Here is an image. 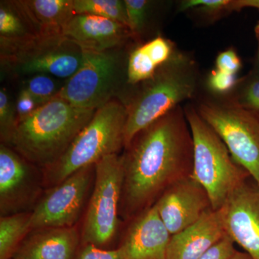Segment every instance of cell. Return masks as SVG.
<instances>
[{"mask_svg": "<svg viewBox=\"0 0 259 259\" xmlns=\"http://www.w3.org/2000/svg\"><path fill=\"white\" fill-rule=\"evenodd\" d=\"M122 156V208L127 217H136L171 186L192 176L193 139L184 108L177 107L141 131Z\"/></svg>", "mask_w": 259, "mask_h": 259, "instance_id": "6da1fadb", "label": "cell"}, {"mask_svg": "<svg viewBox=\"0 0 259 259\" xmlns=\"http://www.w3.org/2000/svg\"><path fill=\"white\" fill-rule=\"evenodd\" d=\"M95 111L56 97L18 121L9 145L30 163L48 168L64 154Z\"/></svg>", "mask_w": 259, "mask_h": 259, "instance_id": "7a4b0ae2", "label": "cell"}, {"mask_svg": "<svg viewBox=\"0 0 259 259\" xmlns=\"http://www.w3.org/2000/svg\"><path fill=\"white\" fill-rule=\"evenodd\" d=\"M199 73L188 54L176 51L151 78L135 88L122 103L127 109L125 148L141 131L194 96Z\"/></svg>", "mask_w": 259, "mask_h": 259, "instance_id": "3957f363", "label": "cell"}, {"mask_svg": "<svg viewBox=\"0 0 259 259\" xmlns=\"http://www.w3.org/2000/svg\"><path fill=\"white\" fill-rule=\"evenodd\" d=\"M184 110L194 144L191 177L205 189L212 209L217 210L251 177L235 161L226 144L200 117L196 107L187 106Z\"/></svg>", "mask_w": 259, "mask_h": 259, "instance_id": "277c9868", "label": "cell"}, {"mask_svg": "<svg viewBox=\"0 0 259 259\" xmlns=\"http://www.w3.org/2000/svg\"><path fill=\"white\" fill-rule=\"evenodd\" d=\"M127 109L118 99L97 109L92 120L78 134L64 154L48 167L47 178L57 185L71 175L125 147Z\"/></svg>", "mask_w": 259, "mask_h": 259, "instance_id": "5b68a950", "label": "cell"}, {"mask_svg": "<svg viewBox=\"0 0 259 259\" xmlns=\"http://www.w3.org/2000/svg\"><path fill=\"white\" fill-rule=\"evenodd\" d=\"M127 58L124 47L102 52L83 50L81 67L66 80L57 97L78 108L97 110L123 93Z\"/></svg>", "mask_w": 259, "mask_h": 259, "instance_id": "8992f818", "label": "cell"}, {"mask_svg": "<svg viewBox=\"0 0 259 259\" xmlns=\"http://www.w3.org/2000/svg\"><path fill=\"white\" fill-rule=\"evenodd\" d=\"M196 109L259 187V115L231 100L204 101Z\"/></svg>", "mask_w": 259, "mask_h": 259, "instance_id": "52a82bcc", "label": "cell"}, {"mask_svg": "<svg viewBox=\"0 0 259 259\" xmlns=\"http://www.w3.org/2000/svg\"><path fill=\"white\" fill-rule=\"evenodd\" d=\"M83 59V49L64 35H40L0 56V64L2 70L13 77L47 74L67 80L81 67Z\"/></svg>", "mask_w": 259, "mask_h": 259, "instance_id": "ba28073f", "label": "cell"}, {"mask_svg": "<svg viewBox=\"0 0 259 259\" xmlns=\"http://www.w3.org/2000/svg\"><path fill=\"white\" fill-rule=\"evenodd\" d=\"M95 183L83 225L84 244L100 247L111 241L118 225L124 182L122 156L112 154L95 165Z\"/></svg>", "mask_w": 259, "mask_h": 259, "instance_id": "9c48e42d", "label": "cell"}, {"mask_svg": "<svg viewBox=\"0 0 259 259\" xmlns=\"http://www.w3.org/2000/svg\"><path fill=\"white\" fill-rule=\"evenodd\" d=\"M94 166L81 168L51 189L30 214V230L71 228L79 217Z\"/></svg>", "mask_w": 259, "mask_h": 259, "instance_id": "30bf717a", "label": "cell"}, {"mask_svg": "<svg viewBox=\"0 0 259 259\" xmlns=\"http://www.w3.org/2000/svg\"><path fill=\"white\" fill-rule=\"evenodd\" d=\"M154 204L171 236L192 226L212 209L207 191L192 177L171 186Z\"/></svg>", "mask_w": 259, "mask_h": 259, "instance_id": "8fae6325", "label": "cell"}, {"mask_svg": "<svg viewBox=\"0 0 259 259\" xmlns=\"http://www.w3.org/2000/svg\"><path fill=\"white\" fill-rule=\"evenodd\" d=\"M222 209L226 234L253 259H259V187L248 181Z\"/></svg>", "mask_w": 259, "mask_h": 259, "instance_id": "7c38bea8", "label": "cell"}, {"mask_svg": "<svg viewBox=\"0 0 259 259\" xmlns=\"http://www.w3.org/2000/svg\"><path fill=\"white\" fill-rule=\"evenodd\" d=\"M171 236L153 204L136 216L119 249L122 259H167Z\"/></svg>", "mask_w": 259, "mask_h": 259, "instance_id": "4fadbf2b", "label": "cell"}, {"mask_svg": "<svg viewBox=\"0 0 259 259\" xmlns=\"http://www.w3.org/2000/svg\"><path fill=\"white\" fill-rule=\"evenodd\" d=\"M62 35L83 50L97 52L123 48L134 38L128 27L123 24L88 14L75 15Z\"/></svg>", "mask_w": 259, "mask_h": 259, "instance_id": "5bb4252c", "label": "cell"}, {"mask_svg": "<svg viewBox=\"0 0 259 259\" xmlns=\"http://www.w3.org/2000/svg\"><path fill=\"white\" fill-rule=\"evenodd\" d=\"M28 162L16 151L0 145V210L2 217L16 214L33 192L34 180Z\"/></svg>", "mask_w": 259, "mask_h": 259, "instance_id": "9a60e30c", "label": "cell"}, {"mask_svg": "<svg viewBox=\"0 0 259 259\" xmlns=\"http://www.w3.org/2000/svg\"><path fill=\"white\" fill-rule=\"evenodd\" d=\"M226 235L222 209H209L193 225L171 236L167 259H198Z\"/></svg>", "mask_w": 259, "mask_h": 259, "instance_id": "2e32d148", "label": "cell"}, {"mask_svg": "<svg viewBox=\"0 0 259 259\" xmlns=\"http://www.w3.org/2000/svg\"><path fill=\"white\" fill-rule=\"evenodd\" d=\"M79 234L71 228L36 230L21 243L13 259H74Z\"/></svg>", "mask_w": 259, "mask_h": 259, "instance_id": "e0dca14e", "label": "cell"}, {"mask_svg": "<svg viewBox=\"0 0 259 259\" xmlns=\"http://www.w3.org/2000/svg\"><path fill=\"white\" fill-rule=\"evenodd\" d=\"M40 35L21 0L0 1V56L11 54Z\"/></svg>", "mask_w": 259, "mask_h": 259, "instance_id": "ac0fdd59", "label": "cell"}, {"mask_svg": "<svg viewBox=\"0 0 259 259\" xmlns=\"http://www.w3.org/2000/svg\"><path fill=\"white\" fill-rule=\"evenodd\" d=\"M41 35H62L74 18V0H21Z\"/></svg>", "mask_w": 259, "mask_h": 259, "instance_id": "d6986e66", "label": "cell"}, {"mask_svg": "<svg viewBox=\"0 0 259 259\" xmlns=\"http://www.w3.org/2000/svg\"><path fill=\"white\" fill-rule=\"evenodd\" d=\"M30 214L16 213L0 219V259L13 258L20 241L30 230Z\"/></svg>", "mask_w": 259, "mask_h": 259, "instance_id": "ffe728a7", "label": "cell"}, {"mask_svg": "<svg viewBox=\"0 0 259 259\" xmlns=\"http://www.w3.org/2000/svg\"><path fill=\"white\" fill-rule=\"evenodd\" d=\"M74 8L76 14L96 15L128 27L123 0H74Z\"/></svg>", "mask_w": 259, "mask_h": 259, "instance_id": "44dd1931", "label": "cell"}, {"mask_svg": "<svg viewBox=\"0 0 259 259\" xmlns=\"http://www.w3.org/2000/svg\"><path fill=\"white\" fill-rule=\"evenodd\" d=\"M159 67L144 44L136 47L127 58V85L135 87L147 81Z\"/></svg>", "mask_w": 259, "mask_h": 259, "instance_id": "7402d4cb", "label": "cell"}, {"mask_svg": "<svg viewBox=\"0 0 259 259\" xmlns=\"http://www.w3.org/2000/svg\"><path fill=\"white\" fill-rule=\"evenodd\" d=\"M231 99L238 106L259 115V69L253 68L238 81Z\"/></svg>", "mask_w": 259, "mask_h": 259, "instance_id": "603a6c76", "label": "cell"}, {"mask_svg": "<svg viewBox=\"0 0 259 259\" xmlns=\"http://www.w3.org/2000/svg\"><path fill=\"white\" fill-rule=\"evenodd\" d=\"M178 9L180 12L194 10L209 20H216L237 11L236 0H185Z\"/></svg>", "mask_w": 259, "mask_h": 259, "instance_id": "cb8c5ba5", "label": "cell"}, {"mask_svg": "<svg viewBox=\"0 0 259 259\" xmlns=\"http://www.w3.org/2000/svg\"><path fill=\"white\" fill-rule=\"evenodd\" d=\"M62 87L54 76L36 74L25 80L21 88L26 90L39 105H42L56 98Z\"/></svg>", "mask_w": 259, "mask_h": 259, "instance_id": "d4e9b609", "label": "cell"}, {"mask_svg": "<svg viewBox=\"0 0 259 259\" xmlns=\"http://www.w3.org/2000/svg\"><path fill=\"white\" fill-rule=\"evenodd\" d=\"M128 27L134 38L139 39L147 28L151 2L147 0H124Z\"/></svg>", "mask_w": 259, "mask_h": 259, "instance_id": "484cf974", "label": "cell"}, {"mask_svg": "<svg viewBox=\"0 0 259 259\" xmlns=\"http://www.w3.org/2000/svg\"><path fill=\"white\" fill-rule=\"evenodd\" d=\"M15 105L10 100L5 89L0 90V136L2 144H10L18 124Z\"/></svg>", "mask_w": 259, "mask_h": 259, "instance_id": "4316f807", "label": "cell"}, {"mask_svg": "<svg viewBox=\"0 0 259 259\" xmlns=\"http://www.w3.org/2000/svg\"><path fill=\"white\" fill-rule=\"evenodd\" d=\"M238 81L239 79L236 75L226 74L214 69L207 76V86L215 95H226L234 91Z\"/></svg>", "mask_w": 259, "mask_h": 259, "instance_id": "83f0119b", "label": "cell"}, {"mask_svg": "<svg viewBox=\"0 0 259 259\" xmlns=\"http://www.w3.org/2000/svg\"><path fill=\"white\" fill-rule=\"evenodd\" d=\"M242 61L235 49H228L218 54L215 69L226 74L236 75L241 69Z\"/></svg>", "mask_w": 259, "mask_h": 259, "instance_id": "f1b7e54d", "label": "cell"}, {"mask_svg": "<svg viewBox=\"0 0 259 259\" xmlns=\"http://www.w3.org/2000/svg\"><path fill=\"white\" fill-rule=\"evenodd\" d=\"M236 243L226 235L198 259H231L237 251Z\"/></svg>", "mask_w": 259, "mask_h": 259, "instance_id": "f546056e", "label": "cell"}, {"mask_svg": "<svg viewBox=\"0 0 259 259\" xmlns=\"http://www.w3.org/2000/svg\"><path fill=\"white\" fill-rule=\"evenodd\" d=\"M74 259H122L120 249L103 250L93 245L85 244Z\"/></svg>", "mask_w": 259, "mask_h": 259, "instance_id": "4dcf8cb0", "label": "cell"}, {"mask_svg": "<svg viewBox=\"0 0 259 259\" xmlns=\"http://www.w3.org/2000/svg\"><path fill=\"white\" fill-rule=\"evenodd\" d=\"M15 105L18 121L28 117L39 107L41 106L26 90L23 88L20 89L19 92Z\"/></svg>", "mask_w": 259, "mask_h": 259, "instance_id": "1f68e13d", "label": "cell"}, {"mask_svg": "<svg viewBox=\"0 0 259 259\" xmlns=\"http://www.w3.org/2000/svg\"><path fill=\"white\" fill-rule=\"evenodd\" d=\"M244 8H253L259 11V0H236L237 12Z\"/></svg>", "mask_w": 259, "mask_h": 259, "instance_id": "d6a6232c", "label": "cell"}, {"mask_svg": "<svg viewBox=\"0 0 259 259\" xmlns=\"http://www.w3.org/2000/svg\"><path fill=\"white\" fill-rule=\"evenodd\" d=\"M254 32L255 38H256L257 42H258V49H257L256 56H255L253 67L259 69V20L257 22L256 25H255Z\"/></svg>", "mask_w": 259, "mask_h": 259, "instance_id": "836d02e7", "label": "cell"}, {"mask_svg": "<svg viewBox=\"0 0 259 259\" xmlns=\"http://www.w3.org/2000/svg\"><path fill=\"white\" fill-rule=\"evenodd\" d=\"M231 259H253L250 255L248 253H245V251H239L237 250L234 255L231 257Z\"/></svg>", "mask_w": 259, "mask_h": 259, "instance_id": "e575fe53", "label": "cell"}]
</instances>
